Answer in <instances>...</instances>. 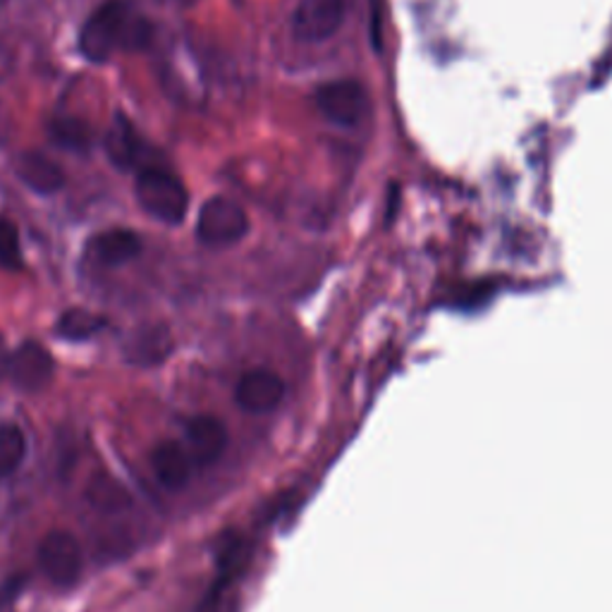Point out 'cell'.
I'll use <instances>...</instances> for the list:
<instances>
[{"mask_svg":"<svg viewBox=\"0 0 612 612\" xmlns=\"http://www.w3.org/2000/svg\"><path fill=\"white\" fill-rule=\"evenodd\" d=\"M153 26L128 0H108L81 26L79 51L89 63H106L120 51H142L151 44Z\"/></svg>","mask_w":612,"mask_h":612,"instance_id":"cell-1","label":"cell"},{"mask_svg":"<svg viewBox=\"0 0 612 612\" xmlns=\"http://www.w3.org/2000/svg\"><path fill=\"white\" fill-rule=\"evenodd\" d=\"M136 201L144 211L161 222L177 226L183 222L189 208V194L175 173L159 168V165H146L136 175Z\"/></svg>","mask_w":612,"mask_h":612,"instance_id":"cell-2","label":"cell"},{"mask_svg":"<svg viewBox=\"0 0 612 612\" xmlns=\"http://www.w3.org/2000/svg\"><path fill=\"white\" fill-rule=\"evenodd\" d=\"M249 218L247 211L228 197L208 199L197 218V238L211 249H226L247 238Z\"/></svg>","mask_w":612,"mask_h":612,"instance_id":"cell-3","label":"cell"},{"mask_svg":"<svg viewBox=\"0 0 612 612\" xmlns=\"http://www.w3.org/2000/svg\"><path fill=\"white\" fill-rule=\"evenodd\" d=\"M81 565H85V558H81V546L75 534L65 532V528H55L41 540L39 567L53 587H75L81 577Z\"/></svg>","mask_w":612,"mask_h":612,"instance_id":"cell-4","label":"cell"},{"mask_svg":"<svg viewBox=\"0 0 612 612\" xmlns=\"http://www.w3.org/2000/svg\"><path fill=\"white\" fill-rule=\"evenodd\" d=\"M316 106L326 120L340 124V128H354V124L364 122L371 110L369 91L357 79H336L318 87Z\"/></svg>","mask_w":612,"mask_h":612,"instance_id":"cell-5","label":"cell"},{"mask_svg":"<svg viewBox=\"0 0 612 612\" xmlns=\"http://www.w3.org/2000/svg\"><path fill=\"white\" fill-rule=\"evenodd\" d=\"M347 18V0H302L292 15V34L302 44H324L332 39Z\"/></svg>","mask_w":612,"mask_h":612,"instance_id":"cell-6","label":"cell"},{"mask_svg":"<svg viewBox=\"0 0 612 612\" xmlns=\"http://www.w3.org/2000/svg\"><path fill=\"white\" fill-rule=\"evenodd\" d=\"M55 361L44 345L24 342L10 352L8 375L22 393H41L53 381Z\"/></svg>","mask_w":612,"mask_h":612,"instance_id":"cell-7","label":"cell"},{"mask_svg":"<svg viewBox=\"0 0 612 612\" xmlns=\"http://www.w3.org/2000/svg\"><path fill=\"white\" fill-rule=\"evenodd\" d=\"M285 381L273 369H249L234 391V400L247 414H271L283 405Z\"/></svg>","mask_w":612,"mask_h":612,"instance_id":"cell-8","label":"cell"},{"mask_svg":"<svg viewBox=\"0 0 612 612\" xmlns=\"http://www.w3.org/2000/svg\"><path fill=\"white\" fill-rule=\"evenodd\" d=\"M124 359L134 367L151 369L163 364L173 352V336L163 324H144L130 330V336L124 338L122 345Z\"/></svg>","mask_w":612,"mask_h":612,"instance_id":"cell-9","label":"cell"},{"mask_svg":"<svg viewBox=\"0 0 612 612\" xmlns=\"http://www.w3.org/2000/svg\"><path fill=\"white\" fill-rule=\"evenodd\" d=\"M187 452L194 465L208 467L218 462L228 448V428L211 414H199L187 424Z\"/></svg>","mask_w":612,"mask_h":612,"instance_id":"cell-10","label":"cell"},{"mask_svg":"<svg viewBox=\"0 0 612 612\" xmlns=\"http://www.w3.org/2000/svg\"><path fill=\"white\" fill-rule=\"evenodd\" d=\"M106 153L110 163L120 171H134V168H146L144 161L149 159V149L142 142V136L134 130V124L128 120V116L118 113L113 118V124L106 134Z\"/></svg>","mask_w":612,"mask_h":612,"instance_id":"cell-11","label":"cell"},{"mask_svg":"<svg viewBox=\"0 0 612 612\" xmlns=\"http://www.w3.org/2000/svg\"><path fill=\"white\" fill-rule=\"evenodd\" d=\"M194 467L197 465H194V459L183 442L163 440L151 452L153 474H156L163 489L168 491H183L192 479Z\"/></svg>","mask_w":612,"mask_h":612,"instance_id":"cell-12","label":"cell"},{"mask_svg":"<svg viewBox=\"0 0 612 612\" xmlns=\"http://www.w3.org/2000/svg\"><path fill=\"white\" fill-rule=\"evenodd\" d=\"M91 259L106 269H120L142 254V240L128 228H113L99 232L89 242Z\"/></svg>","mask_w":612,"mask_h":612,"instance_id":"cell-13","label":"cell"},{"mask_svg":"<svg viewBox=\"0 0 612 612\" xmlns=\"http://www.w3.org/2000/svg\"><path fill=\"white\" fill-rule=\"evenodd\" d=\"M18 177L36 194H55L65 185V173L39 151H26L18 161Z\"/></svg>","mask_w":612,"mask_h":612,"instance_id":"cell-14","label":"cell"},{"mask_svg":"<svg viewBox=\"0 0 612 612\" xmlns=\"http://www.w3.org/2000/svg\"><path fill=\"white\" fill-rule=\"evenodd\" d=\"M87 500L96 512L118 514L132 505V498L128 489L110 474H96L87 489Z\"/></svg>","mask_w":612,"mask_h":612,"instance_id":"cell-15","label":"cell"},{"mask_svg":"<svg viewBox=\"0 0 612 612\" xmlns=\"http://www.w3.org/2000/svg\"><path fill=\"white\" fill-rule=\"evenodd\" d=\"M51 142L65 151L85 153L94 142V132L85 120L79 118H55L48 128Z\"/></svg>","mask_w":612,"mask_h":612,"instance_id":"cell-16","label":"cell"},{"mask_svg":"<svg viewBox=\"0 0 612 612\" xmlns=\"http://www.w3.org/2000/svg\"><path fill=\"white\" fill-rule=\"evenodd\" d=\"M103 326H106V321L99 314L87 312V309H69L61 316V321H58V326H55V330H58V336L63 340L85 342V340H91Z\"/></svg>","mask_w":612,"mask_h":612,"instance_id":"cell-17","label":"cell"},{"mask_svg":"<svg viewBox=\"0 0 612 612\" xmlns=\"http://www.w3.org/2000/svg\"><path fill=\"white\" fill-rule=\"evenodd\" d=\"M26 457L24 430L15 424H0V479L12 477Z\"/></svg>","mask_w":612,"mask_h":612,"instance_id":"cell-18","label":"cell"},{"mask_svg":"<svg viewBox=\"0 0 612 612\" xmlns=\"http://www.w3.org/2000/svg\"><path fill=\"white\" fill-rule=\"evenodd\" d=\"M0 266L6 271L22 269V247L15 222L0 218Z\"/></svg>","mask_w":612,"mask_h":612,"instance_id":"cell-19","label":"cell"},{"mask_svg":"<svg viewBox=\"0 0 612 612\" xmlns=\"http://www.w3.org/2000/svg\"><path fill=\"white\" fill-rule=\"evenodd\" d=\"M26 587V577L18 575L0 583V612H15V603Z\"/></svg>","mask_w":612,"mask_h":612,"instance_id":"cell-20","label":"cell"},{"mask_svg":"<svg viewBox=\"0 0 612 612\" xmlns=\"http://www.w3.org/2000/svg\"><path fill=\"white\" fill-rule=\"evenodd\" d=\"M8 361H10V352H8L3 332H0V379H3V375L8 373Z\"/></svg>","mask_w":612,"mask_h":612,"instance_id":"cell-21","label":"cell"}]
</instances>
